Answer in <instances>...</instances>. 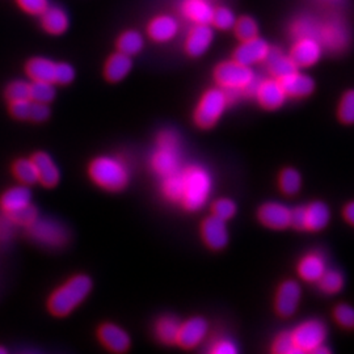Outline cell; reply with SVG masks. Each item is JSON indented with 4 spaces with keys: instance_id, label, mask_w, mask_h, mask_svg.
<instances>
[{
    "instance_id": "obj_20",
    "label": "cell",
    "mask_w": 354,
    "mask_h": 354,
    "mask_svg": "<svg viewBox=\"0 0 354 354\" xmlns=\"http://www.w3.org/2000/svg\"><path fill=\"white\" fill-rule=\"evenodd\" d=\"M317 41L329 50L342 51L348 46L349 36L346 28L340 23H328L326 26H319Z\"/></svg>"
},
{
    "instance_id": "obj_28",
    "label": "cell",
    "mask_w": 354,
    "mask_h": 354,
    "mask_svg": "<svg viewBox=\"0 0 354 354\" xmlns=\"http://www.w3.org/2000/svg\"><path fill=\"white\" fill-rule=\"evenodd\" d=\"M26 73L32 82L54 83L55 62L45 57H35L26 62Z\"/></svg>"
},
{
    "instance_id": "obj_11",
    "label": "cell",
    "mask_w": 354,
    "mask_h": 354,
    "mask_svg": "<svg viewBox=\"0 0 354 354\" xmlns=\"http://www.w3.org/2000/svg\"><path fill=\"white\" fill-rule=\"evenodd\" d=\"M209 324L201 317H190L180 324L177 333V345L185 349H192L203 342L207 335Z\"/></svg>"
},
{
    "instance_id": "obj_9",
    "label": "cell",
    "mask_w": 354,
    "mask_h": 354,
    "mask_svg": "<svg viewBox=\"0 0 354 354\" xmlns=\"http://www.w3.org/2000/svg\"><path fill=\"white\" fill-rule=\"evenodd\" d=\"M323 46L317 38H297V42L291 48L290 58L294 64L299 67H311L322 58Z\"/></svg>"
},
{
    "instance_id": "obj_32",
    "label": "cell",
    "mask_w": 354,
    "mask_h": 354,
    "mask_svg": "<svg viewBox=\"0 0 354 354\" xmlns=\"http://www.w3.org/2000/svg\"><path fill=\"white\" fill-rule=\"evenodd\" d=\"M12 174L23 185L32 187L38 183L37 169L32 158L17 159L12 165Z\"/></svg>"
},
{
    "instance_id": "obj_27",
    "label": "cell",
    "mask_w": 354,
    "mask_h": 354,
    "mask_svg": "<svg viewBox=\"0 0 354 354\" xmlns=\"http://www.w3.org/2000/svg\"><path fill=\"white\" fill-rule=\"evenodd\" d=\"M304 221L307 231H322L330 221L329 207L322 201H314L304 206Z\"/></svg>"
},
{
    "instance_id": "obj_33",
    "label": "cell",
    "mask_w": 354,
    "mask_h": 354,
    "mask_svg": "<svg viewBox=\"0 0 354 354\" xmlns=\"http://www.w3.org/2000/svg\"><path fill=\"white\" fill-rule=\"evenodd\" d=\"M57 96L55 84L50 82H30L29 83V99L32 102L50 104Z\"/></svg>"
},
{
    "instance_id": "obj_30",
    "label": "cell",
    "mask_w": 354,
    "mask_h": 354,
    "mask_svg": "<svg viewBox=\"0 0 354 354\" xmlns=\"http://www.w3.org/2000/svg\"><path fill=\"white\" fill-rule=\"evenodd\" d=\"M143 46H145L143 36L140 35L138 30H134V29H129V30L122 32L115 41L117 51L124 53L129 57L140 54L142 49H143Z\"/></svg>"
},
{
    "instance_id": "obj_49",
    "label": "cell",
    "mask_w": 354,
    "mask_h": 354,
    "mask_svg": "<svg viewBox=\"0 0 354 354\" xmlns=\"http://www.w3.org/2000/svg\"><path fill=\"white\" fill-rule=\"evenodd\" d=\"M290 226L304 231L306 230V221H304V206H297L295 209H291L290 212Z\"/></svg>"
},
{
    "instance_id": "obj_51",
    "label": "cell",
    "mask_w": 354,
    "mask_h": 354,
    "mask_svg": "<svg viewBox=\"0 0 354 354\" xmlns=\"http://www.w3.org/2000/svg\"><path fill=\"white\" fill-rule=\"evenodd\" d=\"M8 351L4 348V346H0V354L7 353Z\"/></svg>"
},
{
    "instance_id": "obj_5",
    "label": "cell",
    "mask_w": 354,
    "mask_h": 354,
    "mask_svg": "<svg viewBox=\"0 0 354 354\" xmlns=\"http://www.w3.org/2000/svg\"><path fill=\"white\" fill-rule=\"evenodd\" d=\"M227 95L223 88H210L200 99L194 111V122L201 129L215 127L228 106Z\"/></svg>"
},
{
    "instance_id": "obj_36",
    "label": "cell",
    "mask_w": 354,
    "mask_h": 354,
    "mask_svg": "<svg viewBox=\"0 0 354 354\" xmlns=\"http://www.w3.org/2000/svg\"><path fill=\"white\" fill-rule=\"evenodd\" d=\"M235 30V36L241 41H245L250 38L256 37L259 33L257 23L250 16H243L235 21V26L232 28Z\"/></svg>"
},
{
    "instance_id": "obj_6",
    "label": "cell",
    "mask_w": 354,
    "mask_h": 354,
    "mask_svg": "<svg viewBox=\"0 0 354 354\" xmlns=\"http://www.w3.org/2000/svg\"><path fill=\"white\" fill-rule=\"evenodd\" d=\"M290 333L299 353H313L317 346L324 345L327 339V327L317 319H310L297 326Z\"/></svg>"
},
{
    "instance_id": "obj_17",
    "label": "cell",
    "mask_w": 354,
    "mask_h": 354,
    "mask_svg": "<svg viewBox=\"0 0 354 354\" xmlns=\"http://www.w3.org/2000/svg\"><path fill=\"white\" fill-rule=\"evenodd\" d=\"M214 32L209 24H196L185 41V51L193 58L203 55L212 46Z\"/></svg>"
},
{
    "instance_id": "obj_44",
    "label": "cell",
    "mask_w": 354,
    "mask_h": 354,
    "mask_svg": "<svg viewBox=\"0 0 354 354\" xmlns=\"http://www.w3.org/2000/svg\"><path fill=\"white\" fill-rule=\"evenodd\" d=\"M213 215L227 222L236 213V205L230 198H219L213 203Z\"/></svg>"
},
{
    "instance_id": "obj_42",
    "label": "cell",
    "mask_w": 354,
    "mask_h": 354,
    "mask_svg": "<svg viewBox=\"0 0 354 354\" xmlns=\"http://www.w3.org/2000/svg\"><path fill=\"white\" fill-rule=\"evenodd\" d=\"M75 68L70 64L58 62L55 64V75H54V84L58 86H67L75 80Z\"/></svg>"
},
{
    "instance_id": "obj_31",
    "label": "cell",
    "mask_w": 354,
    "mask_h": 354,
    "mask_svg": "<svg viewBox=\"0 0 354 354\" xmlns=\"http://www.w3.org/2000/svg\"><path fill=\"white\" fill-rule=\"evenodd\" d=\"M180 324L181 322L177 317H171V315L160 317L155 326V335L159 339V342L167 345L176 344Z\"/></svg>"
},
{
    "instance_id": "obj_12",
    "label": "cell",
    "mask_w": 354,
    "mask_h": 354,
    "mask_svg": "<svg viewBox=\"0 0 354 354\" xmlns=\"http://www.w3.org/2000/svg\"><path fill=\"white\" fill-rule=\"evenodd\" d=\"M269 50H270V46L268 45L266 39L256 36V37L241 41V45L234 53V59L245 66L261 64L266 61Z\"/></svg>"
},
{
    "instance_id": "obj_46",
    "label": "cell",
    "mask_w": 354,
    "mask_h": 354,
    "mask_svg": "<svg viewBox=\"0 0 354 354\" xmlns=\"http://www.w3.org/2000/svg\"><path fill=\"white\" fill-rule=\"evenodd\" d=\"M50 106L49 104L45 102H32L30 105V113H29V121L41 124L48 121V118L50 117Z\"/></svg>"
},
{
    "instance_id": "obj_14",
    "label": "cell",
    "mask_w": 354,
    "mask_h": 354,
    "mask_svg": "<svg viewBox=\"0 0 354 354\" xmlns=\"http://www.w3.org/2000/svg\"><path fill=\"white\" fill-rule=\"evenodd\" d=\"M201 235H203L205 244L214 250L219 251L223 250L228 244V230L226 221L210 215L207 216L201 225Z\"/></svg>"
},
{
    "instance_id": "obj_26",
    "label": "cell",
    "mask_w": 354,
    "mask_h": 354,
    "mask_svg": "<svg viewBox=\"0 0 354 354\" xmlns=\"http://www.w3.org/2000/svg\"><path fill=\"white\" fill-rule=\"evenodd\" d=\"M326 270V259L317 252L307 253L298 264V274L307 282H317Z\"/></svg>"
},
{
    "instance_id": "obj_15",
    "label": "cell",
    "mask_w": 354,
    "mask_h": 354,
    "mask_svg": "<svg viewBox=\"0 0 354 354\" xmlns=\"http://www.w3.org/2000/svg\"><path fill=\"white\" fill-rule=\"evenodd\" d=\"M97 337L102 345L114 353H124L130 348V336L127 330L114 323H104L97 329Z\"/></svg>"
},
{
    "instance_id": "obj_23",
    "label": "cell",
    "mask_w": 354,
    "mask_h": 354,
    "mask_svg": "<svg viewBox=\"0 0 354 354\" xmlns=\"http://www.w3.org/2000/svg\"><path fill=\"white\" fill-rule=\"evenodd\" d=\"M133 68L131 57L124 53L115 51L111 54L104 64V77L109 83L122 82Z\"/></svg>"
},
{
    "instance_id": "obj_7",
    "label": "cell",
    "mask_w": 354,
    "mask_h": 354,
    "mask_svg": "<svg viewBox=\"0 0 354 354\" xmlns=\"http://www.w3.org/2000/svg\"><path fill=\"white\" fill-rule=\"evenodd\" d=\"M214 77L221 88L241 91L252 82L256 75L251 66L239 64L234 59L218 64L215 68Z\"/></svg>"
},
{
    "instance_id": "obj_10",
    "label": "cell",
    "mask_w": 354,
    "mask_h": 354,
    "mask_svg": "<svg viewBox=\"0 0 354 354\" xmlns=\"http://www.w3.org/2000/svg\"><path fill=\"white\" fill-rule=\"evenodd\" d=\"M302 298V289L298 282L288 279L279 285L276 295V311L282 317H292Z\"/></svg>"
},
{
    "instance_id": "obj_19",
    "label": "cell",
    "mask_w": 354,
    "mask_h": 354,
    "mask_svg": "<svg viewBox=\"0 0 354 354\" xmlns=\"http://www.w3.org/2000/svg\"><path fill=\"white\" fill-rule=\"evenodd\" d=\"M283 91L290 97H307L310 96L315 89V82L311 76L306 75L295 70L289 75L283 76L279 79Z\"/></svg>"
},
{
    "instance_id": "obj_38",
    "label": "cell",
    "mask_w": 354,
    "mask_h": 354,
    "mask_svg": "<svg viewBox=\"0 0 354 354\" xmlns=\"http://www.w3.org/2000/svg\"><path fill=\"white\" fill-rule=\"evenodd\" d=\"M236 17L231 10H228L226 7H219L215 8L213 13V19H212V24L221 30H228L232 29L235 26Z\"/></svg>"
},
{
    "instance_id": "obj_41",
    "label": "cell",
    "mask_w": 354,
    "mask_h": 354,
    "mask_svg": "<svg viewBox=\"0 0 354 354\" xmlns=\"http://www.w3.org/2000/svg\"><path fill=\"white\" fill-rule=\"evenodd\" d=\"M272 352L276 354L299 353L297 346L294 345L290 332H282L274 339L272 345ZM301 354V353H299Z\"/></svg>"
},
{
    "instance_id": "obj_47",
    "label": "cell",
    "mask_w": 354,
    "mask_h": 354,
    "mask_svg": "<svg viewBox=\"0 0 354 354\" xmlns=\"http://www.w3.org/2000/svg\"><path fill=\"white\" fill-rule=\"evenodd\" d=\"M30 105H32L30 99L11 102H10V113H11L13 118H16L19 121H26V120H29Z\"/></svg>"
},
{
    "instance_id": "obj_18",
    "label": "cell",
    "mask_w": 354,
    "mask_h": 354,
    "mask_svg": "<svg viewBox=\"0 0 354 354\" xmlns=\"http://www.w3.org/2000/svg\"><path fill=\"white\" fill-rule=\"evenodd\" d=\"M37 169L38 183L45 188H54L58 185L61 172L58 165L48 152L38 151L32 156Z\"/></svg>"
},
{
    "instance_id": "obj_2",
    "label": "cell",
    "mask_w": 354,
    "mask_h": 354,
    "mask_svg": "<svg viewBox=\"0 0 354 354\" xmlns=\"http://www.w3.org/2000/svg\"><path fill=\"white\" fill-rule=\"evenodd\" d=\"M181 176L183 190L178 203L188 212H197L210 197L213 189L212 175L201 165H188L181 168Z\"/></svg>"
},
{
    "instance_id": "obj_37",
    "label": "cell",
    "mask_w": 354,
    "mask_h": 354,
    "mask_svg": "<svg viewBox=\"0 0 354 354\" xmlns=\"http://www.w3.org/2000/svg\"><path fill=\"white\" fill-rule=\"evenodd\" d=\"M339 120L342 124L353 125L354 124V89L345 92L342 96L339 109H337Z\"/></svg>"
},
{
    "instance_id": "obj_24",
    "label": "cell",
    "mask_w": 354,
    "mask_h": 354,
    "mask_svg": "<svg viewBox=\"0 0 354 354\" xmlns=\"http://www.w3.org/2000/svg\"><path fill=\"white\" fill-rule=\"evenodd\" d=\"M32 203V192L28 185H17L6 190L0 197V207L4 214H11Z\"/></svg>"
},
{
    "instance_id": "obj_50",
    "label": "cell",
    "mask_w": 354,
    "mask_h": 354,
    "mask_svg": "<svg viewBox=\"0 0 354 354\" xmlns=\"http://www.w3.org/2000/svg\"><path fill=\"white\" fill-rule=\"evenodd\" d=\"M344 218L348 223H351L352 226H354V201L348 203L345 207H344Z\"/></svg>"
},
{
    "instance_id": "obj_39",
    "label": "cell",
    "mask_w": 354,
    "mask_h": 354,
    "mask_svg": "<svg viewBox=\"0 0 354 354\" xmlns=\"http://www.w3.org/2000/svg\"><path fill=\"white\" fill-rule=\"evenodd\" d=\"M4 96L8 102L29 99V83L24 80L11 82L6 88Z\"/></svg>"
},
{
    "instance_id": "obj_16",
    "label": "cell",
    "mask_w": 354,
    "mask_h": 354,
    "mask_svg": "<svg viewBox=\"0 0 354 354\" xmlns=\"http://www.w3.org/2000/svg\"><path fill=\"white\" fill-rule=\"evenodd\" d=\"M290 212L285 203H266L259 209V219L266 227L285 230L290 226Z\"/></svg>"
},
{
    "instance_id": "obj_3",
    "label": "cell",
    "mask_w": 354,
    "mask_h": 354,
    "mask_svg": "<svg viewBox=\"0 0 354 354\" xmlns=\"http://www.w3.org/2000/svg\"><path fill=\"white\" fill-rule=\"evenodd\" d=\"M88 175L93 184L108 192H121L130 183L129 167L117 156L102 155L95 158L89 163Z\"/></svg>"
},
{
    "instance_id": "obj_43",
    "label": "cell",
    "mask_w": 354,
    "mask_h": 354,
    "mask_svg": "<svg viewBox=\"0 0 354 354\" xmlns=\"http://www.w3.org/2000/svg\"><path fill=\"white\" fill-rule=\"evenodd\" d=\"M333 315L336 322L344 328H354V307L351 304H342L336 306Z\"/></svg>"
},
{
    "instance_id": "obj_48",
    "label": "cell",
    "mask_w": 354,
    "mask_h": 354,
    "mask_svg": "<svg viewBox=\"0 0 354 354\" xmlns=\"http://www.w3.org/2000/svg\"><path fill=\"white\" fill-rule=\"evenodd\" d=\"M210 353L213 354H234L238 353V348L234 342L228 339H221L212 345Z\"/></svg>"
},
{
    "instance_id": "obj_29",
    "label": "cell",
    "mask_w": 354,
    "mask_h": 354,
    "mask_svg": "<svg viewBox=\"0 0 354 354\" xmlns=\"http://www.w3.org/2000/svg\"><path fill=\"white\" fill-rule=\"evenodd\" d=\"M264 62L268 67V71L276 79H281L298 70V67L291 61L290 55H285L277 49H270Z\"/></svg>"
},
{
    "instance_id": "obj_22",
    "label": "cell",
    "mask_w": 354,
    "mask_h": 354,
    "mask_svg": "<svg viewBox=\"0 0 354 354\" xmlns=\"http://www.w3.org/2000/svg\"><path fill=\"white\" fill-rule=\"evenodd\" d=\"M39 21L42 29L51 36H61L67 32L70 26L68 15L64 8L57 6H49L39 15Z\"/></svg>"
},
{
    "instance_id": "obj_25",
    "label": "cell",
    "mask_w": 354,
    "mask_h": 354,
    "mask_svg": "<svg viewBox=\"0 0 354 354\" xmlns=\"http://www.w3.org/2000/svg\"><path fill=\"white\" fill-rule=\"evenodd\" d=\"M214 7L209 0H184L183 15L194 24H212Z\"/></svg>"
},
{
    "instance_id": "obj_45",
    "label": "cell",
    "mask_w": 354,
    "mask_h": 354,
    "mask_svg": "<svg viewBox=\"0 0 354 354\" xmlns=\"http://www.w3.org/2000/svg\"><path fill=\"white\" fill-rule=\"evenodd\" d=\"M16 3L23 12L32 16H39L50 6L49 0H16Z\"/></svg>"
},
{
    "instance_id": "obj_40",
    "label": "cell",
    "mask_w": 354,
    "mask_h": 354,
    "mask_svg": "<svg viewBox=\"0 0 354 354\" xmlns=\"http://www.w3.org/2000/svg\"><path fill=\"white\" fill-rule=\"evenodd\" d=\"M6 215L12 221L15 225H20V226L28 227L37 219L38 212L37 209L30 203L26 207H23V209H20L15 213H11V214Z\"/></svg>"
},
{
    "instance_id": "obj_1",
    "label": "cell",
    "mask_w": 354,
    "mask_h": 354,
    "mask_svg": "<svg viewBox=\"0 0 354 354\" xmlns=\"http://www.w3.org/2000/svg\"><path fill=\"white\" fill-rule=\"evenodd\" d=\"M92 279L87 274H75L53 291L48 299L51 315L64 317L86 301L92 291Z\"/></svg>"
},
{
    "instance_id": "obj_4",
    "label": "cell",
    "mask_w": 354,
    "mask_h": 354,
    "mask_svg": "<svg viewBox=\"0 0 354 354\" xmlns=\"http://www.w3.org/2000/svg\"><path fill=\"white\" fill-rule=\"evenodd\" d=\"M183 167V156L178 136L174 130H165L156 140L152 152V171L159 177L168 176Z\"/></svg>"
},
{
    "instance_id": "obj_8",
    "label": "cell",
    "mask_w": 354,
    "mask_h": 354,
    "mask_svg": "<svg viewBox=\"0 0 354 354\" xmlns=\"http://www.w3.org/2000/svg\"><path fill=\"white\" fill-rule=\"evenodd\" d=\"M28 235L42 245L58 248L68 241V232L62 223L54 219L37 218L30 226H28Z\"/></svg>"
},
{
    "instance_id": "obj_35",
    "label": "cell",
    "mask_w": 354,
    "mask_h": 354,
    "mask_svg": "<svg viewBox=\"0 0 354 354\" xmlns=\"http://www.w3.org/2000/svg\"><path fill=\"white\" fill-rule=\"evenodd\" d=\"M319 289L326 294H337L344 288V277L339 270L328 269L317 279Z\"/></svg>"
},
{
    "instance_id": "obj_13",
    "label": "cell",
    "mask_w": 354,
    "mask_h": 354,
    "mask_svg": "<svg viewBox=\"0 0 354 354\" xmlns=\"http://www.w3.org/2000/svg\"><path fill=\"white\" fill-rule=\"evenodd\" d=\"M259 104L268 111H276L286 102V92L282 88L279 79H261L256 96Z\"/></svg>"
},
{
    "instance_id": "obj_34",
    "label": "cell",
    "mask_w": 354,
    "mask_h": 354,
    "mask_svg": "<svg viewBox=\"0 0 354 354\" xmlns=\"http://www.w3.org/2000/svg\"><path fill=\"white\" fill-rule=\"evenodd\" d=\"M302 187V176L294 168H285L279 175V188L286 196L297 194Z\"/></svg>"
},
{
    "instance_id": "obj_21",
    "label": "cell",
    "mask_w": 354,
    "mask_h": 354,
    "mask_svg": "<svg viewBox=\"0 0 354 354\" xmlns=\"http://www.w3.org/2000/svg\"><path fill=\"white\" fill-rule=\"evenodd\" d=\"M178 28V23L174 16L159 15L151 19L147 24V35L152 41L162 44L176 37Z\"/></svg>"
}]
</instances>
